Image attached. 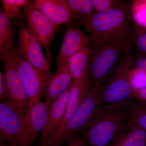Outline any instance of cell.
Returning a JSON list of instances; mask_svg holds the SVG:
<instances>
[{"mask_svg":"<svg viewBox=\"0 0 146 146\" xmlns=\"http://www.w3.org/2000/svg\"><path fill=\"white\" fill-rule=\"evenodd\" d=\"M130 10L120 2L109 10L94 13L80 25L91 36L95 44H123L132 43L133 29Z\"/></svg>","mask_w":146,"mask_h":146,"instance_id":"obj_1","label":"cell"},{"mask_svg":"<svg viewBox=\"0 0 146 146\" xmlns=\"http://www.w3.org/2000/svg\"><path fill=\"white\" fill-rule=\"evenodd\" d=\"M130 103L99 106L82 133L87 146H108L127 122Z\"/></svg>","mask_w":146,"mask_h":146,"instance_id":"obj_2","label":"cell"},{"mask_svg":"<svg viewBox=\"0 0 146 146\" xmlns=\"http://www.w3.org/2000/svg\"><path fill=\"white\" fill-rule=\"evenodd\" d=\"M135 58L131 47L120 58L106 83L100 88L99 106L131 103L133 98L130 72Z\"/></svg>","mask_w":146,"mask_h":146,"instance_id":"obj_3","label":"cell"},{"mask_svg":"<svg viewBox=\"0 0 146 146\" xmlns=\"http://www.w3.org/2000/svg\"><path fill=\"white\" fill-rule=\"evenodd\" d=\"M100 89H91L72 116L40 146H63L82 133L99 106Z\"/></svg>","mask_w":146,"mask_h":146,"instance_id":"obj_4","label":"cell"},{"mask_svg":"<svg viewBox=\"0 0 146 146\" xmlns=\"http://www.w3.org/2000/svg\"><path fill=\"white\" fill-rule=\"evenodd\" d=\"M131 44L97 45L92 43L89 48L91 57L88 72L91 89L98 90L102 87L112 68Z\"/></svg>","mask_w":146,"mask_h":146,"instance_id":"obj_5","label":"cell"},{"mask_svg":"<svg viewBox=\"0 0 146 146\" xmlns=\"http://www.w3.org/2000/svg\"><path fill=\"white\" fill-rule=\"evenodd\" d=\"M15 23L19 27L18 47L16 54L29 61L36 69L50 77L51 64L47 60L38 38L29 29L24 21L17 19Z\"/></svg>","mask_w":146,"mask_h":146,"instance_id":"obj_6","label":"cell"},{"mask_svg":"<svg viewBox=\"0 0 146 146\" xmlns=\"http://www.w3.org/2000/svg\"><path fill=\"white\" fill-rule=\"evenodd\" d=\"M23 13L28 28L39 39L46 51L47 60L51 64L52 57L51 47L59 27L53 23L45 14L36 7L33 1H31L28 5L24 7Z\"/></svg>","mask_w":146,"mask_h":146,"instance_id":"obj_7","label":"cell"},{"mask_svg":"<svg viewBox=\"0 0 146 146\" xmlns=\"http://www.w3.org/2000/svg\"><path fill=\"white\" fill-rule=\"evenodd\" d=\"M13 60L26 90L31 107L41 101L49 77L20 56L16 55Z\"/></svg>","mask_w":146,"mask_h":146,"instance_id":"obj_8","label":"cell"},{"mask_svg":"<svg viewBox=\"0 0 146 146\" xmlns=\"http://www.w3.org/2000/svg\"><path fill=\"white\" fill-rule=\"evenodd\" d=\"M49 106L40 101L33 105L24 116L21 129V146H32L46 125Z\"/></svg>","mask_w":146,"mask_h":146,"instance_id":"obj_9","label":"cell"},{"mask_svg":"<svg viewBox=\"0 0 146 146\" xmlns=\"http://www.w3.org/2000/svg\"><path fill=\"white\" fill-rule=\"evenodd\" d=\"M4 62V79L9 102L24 117L30 107L26 90L14 65L13 58Z\"/></svg>","mask_w":146,"mask_h":146,"instance_id":"obj_10","label":"cell"},{"mask_svg":"<svg viewBox=\"0 0 146 146\" xmlns=\"http://www.w3.org/2000/svg\"><path fill=\"white\" fill-rule=\"evenodd\" d=\"M24 116L10 103H0L1 141L11 146H21Z\"/></svg>","mask_w":146,"mask_h":146,"instance_id":"obj_11","label":"cell"},{"mask_svg":"<svg viewBox=\"0 0 146 146\" xmlns=\"http://www.w3.org/2000/svg\"><path fill=\"white\" fill-rule=\"evenodd\" d=\"M89 43L90 39L81 29L76 25H71L63 36L56 59L57 68L66 64L73 55L88 48Z\"/></svg>","mask_w":146,"mask_h":146,"instance_id":"obj_12","label":"cell"},{"mask_svg":"<svg viewBox=\"0 0 146 146\" xmlns=\"http://www.w3.org/2000/svg\"><path fill=\"white\" fill-rule=\"evenodd\" d=\"M35 6L52 22L60 26L65 24L69 27L76 16L65 0H34Z\"/></svg>","mask_w":146,"mask_h":146,"instance_id":"obj_13","label":"cell"},{"mask_svg":"<svg viewBox=\"0 0 146 146\" xmlns=\"http://www.w3.org/2000/svg\"><path fill=\"white\" fill-rule=\"evenodd\" d=\"M74 81V78L67 63L57 68L55 72L49 78L44 93V102L50 106L70 87Z\"/></svg>","mask_w":146,"mask_h":146,"instance_id":"obj_14","label":"cell"},{"mask_svg":"<svg viewBox=\"0 0 146 146\" xmlns=\"http://www.w3.org/2000/svg\"><path fill=\"white\" fill-rule=\"evenodd\" d=\"M71 86L50 106L46 125L41 133L39 141L40 145L44 143L55 132L62 123L70 96Z\"/></svg>","mask_w":146,"mask_h":146,"instance_id":"obj_15","label":"cell"},{"mask_svg":"<svg viewBox=\"0 0 146 146\" xmlns=\"http://www.w3.org/2000/svg\"><path fill=\"white\" fill-rule=\"evenodd\" d=\"M13 19L9 18L3 8L0 9V58L2 61L9 60L16 55Z\"/></svg>","mask_w":146,"mask_h":146,"instance_id":"obj_16","label":"cell"},{"mask_svg":"<svg viewBox=\"0 0 146 146\" xmlns=\"http://www.w3.org/2000/svg\"><path fill=\"white\" fill-rule=\"evenodd\" d=\"M91 89V84L89 77L74 80L71 86L65 115L58 128L63 126L74 114Z\"/></svg>","mask_w":146,"mask_h":146,"instance_id":"obj_17","label":"cell"},{"mask_svg":"<svg viewBox=\"0 0 146 146\" xmlns=\"http://www.w3.org/2000/svg\"><path fill=\"white\" fill-rule=\"evenodd\" d=\"M108 146H146V130L127 121Z\"/></svg>","mask_w":146,"mask_h":146,"instance_id":"obj_18","label":"cell"},{"mask_svg":"<svg viewBox=\"0 0 146 146\" xmlns=\"http://www.w3.org/2000/svg\"><path fill=\"white\" fill-rule=\"evenodd\" d=\"M90 57L91 50L90 48H86L80 50L68 59L67 64L74 80L88 77Z\"/></svg>","mask_w":146,"mask_h":146,"instance_id":"obj_19","label":"cell"},{"mask_svg":"<svg viewBox=\"0 0 146 146\" xmlns=\"http://www.w3.org/2000/svg\"><path fill=\"white\" fill-rule=\"evenodd\" d=\"M76 16L80 24L91 18L94 13L92 0H65Z\"/></svg>","mask_w":146,"mask_h":146,"instance_id":"obj_20","label":"cell"},{"mask_svg":"<svg viewBox=\"0 0 146 146\" xmlns=\"http://www.w3.org/2000/svg\"><path fill=\"white\" fill-rule=\"evenodd\" d=\"M127 122L146 130V105L133 99L130 103Z\"/></svg>","mask_w":146,"mask_h":146,"instance_id":"obj_21","label":"cell"},{"mask_svg":"<svg viewBox=\"0 0 146 146\" xmlns=\"http://www.w3.org/2000/svg\"><path fill=\"white\" fill-rule=\"evenodd\" d=\"M31 1L29 0H2L3 9L9 18L13 19L16 18L25 21V16L21 12L20 8L28 5Z\"/></svg>","mask_w":146,"mask_h":146,"instance_id":"obj_22","label":"cell"},{"mask_svg":"<svg viewBox=\"0 0 146 146\" xmlns=\"http://www.w3.org/2000/svg\"><path fill=\"white\" fill-rule=\"evenodd\" d=\"M130 10L133 24L146 28V0L133 1Z\"/></svg>","mask_w":146,"mask_h":146,"instance_id":"obj_23","label":"cell"},{"mask_svg":"<svg viewBox=\"0 0 146 146\" xmlns=\"http://www.w3.org/2000/svg\"><path fill=\"white\" fill-rule=\"evenodd\" d=\"M133 42L137 58L146 57V28L133 24Z\"/></svg>","mask_w":146,"mask_h":146,"instance_id":"obj_24","label":"cell"},{"mask_svg":"<svg viewBox=\"0 0 146 146\" xmlns=\"http://www.w3.org/2000/svg\"><path fill=\"white\" fill-rule=\"evenodd\" d=\"M133 79V83L135 84L132 88L140 89L146 87V72L136 68L131 69L130 72V80Z\"/></svg>","mask_w":146,"mask_h":146,"instance_id":"obj_25","label":"cell"},{"mask_svg":"<svg viewBox=\"0 0 146 146\" xmlns=\"http://www.w3.org/2000/svg\"><path fill=\"white\" fill-rule=\"evenodd\" d=\"M94 13H100L109 10L117 5L120 1L92 0Z\"/></svg>","mask_w":146,"mask_h":146,"instance_id":"obj_26","label":"cell"},{"mask_svg":"<svg viewBox=\"0 0 146 146\" xmlns=\"http://www.w3.org/2000/svg\"><path fill=\"white\" fill-rule=\"evenodd\" d=\"M132 95L133 99L146 105V87L140 89L132 88Z\"/></svg>","mask_w":146,"mask_h":146,"instance_id":"obj_27","label":"cell"},{"mask_svg":"<svg viewBox=\"0 0 146 146\" xmlns=\"http://www.w3.org/2000/svg\"><path fill=\"white\" fill-rule=\"evenodd\" d=\"M0 101L1 103L9 102L3 74L1 70L0 71Z\"/></svg>","mask_w":146,"mask_h":146,"instance_id":"obj_28","label":"cell"},{"mask_svg":"<svg viewBox=\"0 0 146 146\" xmlns=\"http://www.w3.org/2000/svg\"><path fill=\"white\" fill-rule=\"evenodd\" d=\"M65 146H87L82 136H76L67 143Z\"/></svg>","mask_w":146,"mask_h":146,"instance_id":"obj_29","label":"cell"},{"mask_svg":"<svg viewBox=\"0 0 146 146\" xmlns=\"http://www.w3.org/2000/svg\"><path fill=\"white\" fill-rule=\"evenodd\" d=\"M135 68L146 72V57L141 58L135 60Z\"/></svg>","mask_w":146,"mask_h":146,"instance_id":"obj_30","label":"cell"}]
</instances>
